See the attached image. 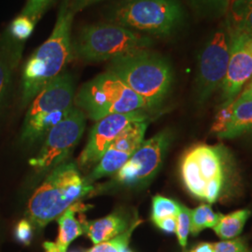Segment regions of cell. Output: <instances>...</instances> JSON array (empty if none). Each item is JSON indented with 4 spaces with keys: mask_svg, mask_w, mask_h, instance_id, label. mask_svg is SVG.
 Wrapping results in <instances>:
<instances>
[{
    "mask_svg": "<svg viewBox=\"0 0 252 252\" xmlns=\"http://www.w3.org/2000/svg\"><path fill=\"white\" fill-rule=\"evenodd\" d=\"M101 0H73L71 4L69 5V8L74 13L81 11L83 9L89 7L92 4L96 3Z\"/></svg>",
    "mask_w": 252,
    "mask_h": 252,
    "instance_id": "obj_34",
    "label": "cell"
},
{
    "mask_svg": "<svg viewBox=\"0 0 252 252\" xmlns=\"http://www.w3.org/2000/svg\"><path fill=\"white\" fill-rule=\"evenodd\" d=\"M74 102L87 117L96 122L112 114L149 109L139 94L108 70L83 84Z\"/></svg>",
    "mask_w": 252,
    "mask_h": 252,
    "instance_id": "obj_4",
    "label": "cell"
},
{
    "mask_svg": "<svg viewBox=\"0 0 252 252\" xmlns=\"http://www.w3.org/2000/svg\"><path fill=\"white\" fill-rule=\"evenodd\" d=\"M152 45L151 38L126 27L96 24L81 28L73 40L72 54L85 62H99L145 51Z\"/></svg>",
    "mask_w": 252,
    "mask_h": 252,
    "instance_id": "obj_5",
    "label": "cell"
},
{
    "mask_svg": "<svg viewBox=\"0 0 252 252\" xmlns=\"http://www.w3.org/2000/svg\"><path fill=\"white\" fill-rule=\"evenodd\" d=\"M126 252H128V251H126Z\"/></svg>",
    "mask_w": 252,
    "mask_h": 252,
    "instance_id": "obj_37",
    "label": "cell"
},
{
    "mask_svg": "<svg viewBox=\"0 0 252 252\" xmlns=\"http://www.w3.org/2000/svg\"><path fill=\"white\" fill-rule=\"evenodd\" d=\"M215 252H251L242 238H233L213 244Z\"/></svg>",
    "mask_w": 252,
    "mask_h": 252,
    "instance_id": "obj_30",
    "label": "cell"
},
{
    "mask_svg": "<svg viewBox=\"0 0 252 252\" xmlns=\"http://www.w3.org/2000/svg\"><path fill=\"white\" fill-rule=\"evenodd\" d=\"M12 60L0 52V114L7 106L11 82Z\"/></svg>",
    "mask_w": 252,
    "mask_h": 252,
    "instance_id": "obj_23",
    "label": "cell"
},
{
    "mask_svg": "<svg viewBox=\"0 0 252 252\" xmlns=\"http://www.w3.org/2000/svg\"><path fill=\"white\" fill-rule=\"evenodd\" d=\"M189 151L197 162L203 179L207 182L218 178L224 179L220 150L207 145H197Z\"/></svg>",
    "mask_w": 252,
    "mask_h": 252,
    "instance_id": "obj_16",
    "label": "cell"
},
{
    "mask_svg": "<svg viewBox=\"0 0 252 252\" xmlns=\"http://www.w3.org/2000/svg\"><path fill=\"white\" fill-rule=\"evenodd\" d=\"M251 215L252 212L249 209H240L230 214L222 215L213 229L220 238L223 240L233 239L242 233Z\"/></svg>",
    "mask_w": 252,
    "mask_h": 252,
    "instance_id": "obj_19",
    "label": "cell"
},
{
    "mask_svg": "<svg viewBox=\"0 0 252 252\" xmlns=\"http://www.w3.org/2000/svg\"><path fill=\"white\" fill-rule=\"evenodd\" d=\"M199 14L219 17L229 9L231 0H188Z\"/></svg>",
    "mask_w": 252,
    "mask_h": 252,
    "instance_id": "obj_24",
    "label": "cell"
},
{
    "mask_svg": "<svg viewBox=\"0 0 252 252\" xmlns=\"http://www.w3.org/2000/svg\"><path fill=\"white\" fill-rule=\"evenodd\" d=\"M180 174L183 183L189 193L196 198L204 200L207 181L203 179L197 162L193 155L188 151L182 157L180 163Z\"/></svg>",
    "mask_w": 252,
    "mask_h": 252,
    "instance_id": "obj_17",
    "label": "cell"
},
{
    "mask_svg": "<svg viewBox=\"0 0 252 252\" xmlns=\"http://www.w3.org/2000/svg\"><path fill=\"white\" fill-rule=\"evenodd\" d=\"M191 226V209L180 204V211L177 215L176 234L181 248H186L188 236L190 234Z\"/></svg>",
    "mask_w": 252,
    "mask_h": 252,
    "instance_id": "obj_27",
    "label": "cell"
},
{
    "mask_svg": "<svg viewBox=\"0 0 252 252\" xmlns=\"http://www.w3.org/2000/svg\"><path fill=\"white\" fill-rule=\"evenodd\" d=\"M221 216L220 213L214 212L210 205H200L191 210L190 234L196 236L207 228H214Z\"/></svg>",
    "mask_w": 252,
    "mask_h": 252,
    "instance_id": "obj_21",
    "label": "cell"
},
{
    "mask_svg": "<svg viewBox=\"0 0 252 252\" xmlns=\"http://www.w3.org/2000/svg\"><path fill=\"white\" fill-rule=\"evenodd\" d=\"M35 25L36 23L33 20L28 18L27 16L20 15L12 21L9 27L10 36L20 41L27 40V38L32 35Z\"/></svg>",
    "mask_w": 252,
    "mask_h": 252,
    "instance_id": "obj_28",
    "label": "cell"
},
{
    "mask_svg": "<svg viewBox=\"0 0 252 252\" xmlns=\"http://www.w3.org/2000/svg\"><path fill=\"white\" fill-rule=\"evenodd\" d=\"M108 70L139 94L149 108H157L162 104L174 81L169 61L147 50L111 60Z\"/></svg>",
    "mask_w": 252,
    "mask_h": 252,
    "instance_id": "obj_3",
    "label": "cell"
},
{
    "mask_svg": "<svg viewBox=\"0 0 252 252\" xmlns=\"http://www.w3.org/2000/svg\"><path fill=\"white\" fill-rule=\"evenodd\" d=\"M226 25L229 30L252 34V0H234Z\"/></svg>",
    "mask_w": 252,
    "mask_h": 252,
    "instance_id": "obj_20",
    "label": "cell"
},
{
    "mask_svg": "<svg viewBox=\"0 0 252 252\" xmlns=\"http://www.w3.org/2000/svg\"></svg>",
    "mask_w": 252,
    "mask_h": 252,
    "instance_id": "obj_38",
    "label": "cell"
},
{
    "mask_svg": "<svg viewBox=\"0 0 252 252\" xmlns=\"http://www.w3.org/2000/svg\"><path fill=\"white\" fill-rule=\"evenodd\" d=\"M69 0H63L53 33L30 56L23 71V105L27 106L36 94L63 73L72 57L71 26L75 13Z\"/></svg>",
    "mask_w": 252,
    "mask_h": 252,
    "instance_id": "obj_1",
    "label": "cell"
},
{
    "mask_svg": "<svg viewBox=\"0 0 252 252\" xmlns=\"http://www.w3.org/2000/svg\"><path fill=\"white\" fill-rule=\"evenodd\" d=\"M171 139L169 131H162L143 141L117 172V182L130 188L147 186L161 169Z\"/></svg>",
    "mask_w": 252,
    "mask_h": 252,
    "instance_id": "obj_10",
    "label": "cell"
},
{
    "mask_svg": "<svg viewBox=\"0 0 252 252\" xmlns=\"http://www.w3.org/2000/svg\"><path fill=\"white\" fill-rule=\"evenodd\" d=\"M231 36L227 25L220 28L207 40L198 57L196 98L203 105L221 86L230 57Z\"/></svg>",
    "mask_w": 252,
    "mask_h": 252,
    "instance_id": "obj_9",
    "label": "cell"
},
{
    "mask_svg": "<svg viewBox=\"0 0 252 252\" xmlns=\"http://www.w3.org/2000/svg\"><path fill=\"white\" fill-rule=\"evenodd\" d=\"M189 252H215L213 244L202 242L193 247Z\"/></svg>",
    "mask_w": 252,
    "mask_h": 252,
    "instance_id": "obj_35",
    "label": "cell"
},
{
    "mask_svg": "<svg viewBox=\"0 0 252 252\" xmlns=\"http://www.w3.org/2000/svg\"><path fill=\"white\" fill-rule=\"evenodd\" d=\"M235 99L227 100L222 103L220 109L217 111L215 120L211 126V132L219 135L225 133L232 123L234 116Z\"/></svg>",
    "mask_w": 252,
    "mask_h": 252,
    "instance_id": "obj_25",
    "label": "cell"
},
{
    "mask_svg": "<svg viewBox=\"0 0 252 252\" xmlns=\"http://www.w3.org/2000/svg\"><path fill=\"white\" fill-rule=\"evenodd\" d=\"M15 237L20 243L29 245L33 238V225L28 220H22L15 228Z\"/></svg>",
    "mask_w": 252,
    "mask_h": 252,
    "instance_id": "obj_32",
    "label": "cell"
},
{
    "mask_svg": "<svg viewBox=\"0 0 252 252\" xmlns=\"http://www.w3.org/2000/svg\"><path fill=\"white\" fill-rule=\"evenodd\" d=\"M85 129V114L73 107L67 117L47 134L39 153L29 161L38 173L53 170L63 163L81 140Z\"/></svg>",
    "mask_w": 252,
    "mask_h": 252,
    "instance_id": "obj_8",
    "label": "cell"
},
{
    "mask_svg": "<svg viewBox=\"0 0 252 252\" xmlns=\"http://www.w3.org/2000/svg\"><path fill=\"white\" fill-rule=\"evenodd\" d=\"M223 178H218L207 181V186L205 189L204 200H206L209 205L214 204L220 197L223 185Z\"/></svg>",
    "mask_w": 252,
    "mask_h": 252,
    "instance_id": "obj_31",
    "label": "cell"
},
{
    "mask_svg": "<svg viewBox=\"0 0 252 252\" xmlns=\"http://www.w3.org/2000/svg\"><path fill=\"white\" fill-rule=\"evenodd\" d=\"M237 101H251L252 100V80L250 84L245 88V90L240 94Z\"/></svg>",
    "mask_w": 252,
    "mask_h": 252,
    "instance_id": "obj_36",
    "label": "cell"
},
{
    "mask_svg": "<svg viewBox=\"0 0 252 252\" xmlns=\"http://www.w3.org/2000/svg\"><path fill=\"white\" fill-rule=\"evenodd\" d=\"M147 127V121L135 122L127 126L108 146L87 180L91 183L117 173L143 143Z\"/></svg>",
    "mask_w": 252,
    "mask_h": 252,
    "instance_id": "obj_13",
    "label": "cell"
},
{
    "mask_svg": "<svg viewBox=\"0 0 252 252\" xmlns=\"http://www.w3.org/2000/svg\"><path fill=\"white\" fill-rule=\"evenodd\" d=\"M111 24L154 36H170L185 21L179 0H125L109 13Z\"/></svg>",
    "mask_w": 252,
    "mask_h": 252,
    "instance_id": "obj_6",
    "label": "cell"
},
{
    "mask_svg": "<svg viewBox=\"0 0 252 252\" xmlns=\"http://www.w3.org/2000/svg\"><path fill=\"white\" fill-rule=\"evenodd\" d=\"M139 223L140 221L136 220L135 223L130 226L125 233L118 235L111 240L96 244L87 252H126L132 233L135 230V227Z\"/></svg>",
    "mask_w": 252,
    "mask_h": 252,
    "instance_id": "obj_22",
    "label": "cell"
},
{
    "mask_svg": "<svg viewBox=\"0 0 252 252\" xmlns=\"http://www.w3.org/2000/svg\"><path fill=\"white\" fill-rule=\"evenodd\" d=\"M87 207L78 202L65 210L57 219L59 224L58 237L55 242L47 241L43 244L45 252H66L73 241L83 234L82 223L76 218V212L85 211Z\"/></svg>",
    "mask_w": 252,
    "mask_h": 252,
    "instance_id": "obj_14",
    "label": "cell"
},
{
    "mask_svg": "<svg viewBox=\"0 0 252 252\" xmlns=\"http://www.w3.org/2000/svg\"><path fill=\"white\" fill-rule=\"evenodd\" d=\"M74 81L67 72L61 73L47 84L33 100L23 127V139L34 142L43 137L67 117L73 108Z\"/></svg>",
    "mask_w": 252,
    "mask_h": 252,
    "instance_id": "obj_7",
    "label": "cell"
},
{
    "mask_svg": "<svg viewBox=\"0 0 252 252\" xmlns=\"http://www.w3.org/2000/svg\"><path fill=\"white\" fill-rule=\"evenodd\" d=\"M230 57L225 78L221 83V97L235 99L244 85L252 79V34L229 30Z\"/></svg>",
    "mask_w": 252,
    "mask_h": 252,
    "instance_id": "obj_11",
    "label": "cell"
},
{
    "mask_svg": "<svg viewBox=\"0 0 252 252\" xmlns=\"http://www.w3.org/2000/svg\"><path fill=\"white\" fill-rule=\"evenodd\" d=\"M180 204L166 198L162 195H156L153 198L152 206V220H157L162 218L177 216L180 211Z\"/></svg>",
    "mask_w": 252,
    "mask_h": 252,
    "instance_id": "obj_26",
    "label": "cell"
},
{
    "mask_svg": "<svg viewBox=\"0 0 252 252\" xmlns=\"http://www.w3.org/2000/svg\"><path fill=\"white\" fill-rule=\"evenodd\" d=\"M53 0H28L22 14L36 23Z\"/></svg>",
    "mask_w": 252,
    "mask_h": 252,
    "instance_id": "obj_29",
    "label": "cell"
},
{
    "mask_svg": "<svg viewBox=\"0 0 252 252\" xmlns=\"http://www.w3.org/2000/svg\"><path fill=\"white\" fill-rule=\"evenodd\" d=\"M83 233L94 244H99L113 239L118 235L125 233L131 225L128 219L121 212H114L108 216L98 220L85 221L82 220Z\"/></svg>",
    "mask_w": 252,
    "mask_h": 252,
    "instance_id": "obj_15",
    "label": "cell"
},
{
    "mask_svg": "<svg viewBox=\"0 0 252 252\" xmlns=\"http://www.w3.org/2000/svg\"><path fill=\"white\" fill-rule=\"evenodd\" d=\"M93 189L94 186L81 177L74 162H63L50 172L29 199L27 220L41 229Z\"/></svg>",
    "mask_w": 252,
    "mask_h": 252,
    "instance_id": "obj_2",
    "label": "cell"
},
{
    "mask_svg": "<svg viewBox=\"0 0 252 252\" xmlns=\"http://www.w3.org/2000/svg\"><path fill=\"white\" fill-rule=\"evenodd\" d=\"M153 223L167 234L176 233L177 229V216H169L154 220Z\"/></svg>",
    "mask_w": 252,
    "mask_h": 252,
    "instance_id": "obj_33",
    "label": "cell"
},
{
    "mask_svg": "<svg viewBox=\"0 0 252 252\" xmlns=\"http://www.w3.org/2000/svg\"><path fill=\"white\" fill-rule=\"evenodd\" d=\"M252 132V100L235 101L232 123L219 138H234Z\"/></svg>",
    "mask_w": 252,
    "mask_h": 252,
    "instance_id": "obj_18",
    "label": "cell"
},
{
    "mask_svg": "<svg viewBox=\"0 0 252 252\" xmlns=\"http://www.w3.org/2000/svg\"><path fill=\"white\" fill-rule=\"evenodd\" d=\"M147 119L148 117L143 111H134L108 115L97 121L92 128L87 144L80 155V165L88 167L94 163H97L108 146L127 126L135 122H144Z\"/></svg>",
    "mask_w": 252,
    "mask_h": 252,
    "instance_id": "obj_12",
    "label": "cell"
},
{
    "mask_svg": "<svg viewBox=\"0 0 252 252\" xmlns=\"http://www.w3.org/2000/svg\"></svg>",
    "mask_w": 252,
    "mask_h": 252,
    "instance_id": "obj_39",
    "label": "cell"
}]
</instances>
